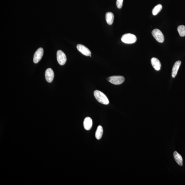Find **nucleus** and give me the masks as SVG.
I'll return each mask as SVG.
<instances>
[{
    "instance_id": "f257e3e1",
    "label": "nucleus",
    "mask_w": 185,
    "mask_h": 185,
    "mask_svg": "<svg viewBox=\"0 0 185 185\" xmlns=\"http://www.w3.org/2000/svg\"><path fill=\"white\" fill-rule=\"evenodd\" d=\"M94 95L96 100L100 103L106 105L109 104V100L107 97L102 91L95 90L94 91Z\"/></svg>"
},
{
    "instance_id": "f03ea898",
    "label": "nucleus",
    "mask_w": 185,
    "mask_h": 185,
    "mask_svg": "<svg viewBox=\"0 0 185 185\" xmlns=\"http://www.w3.org/2000/svg\"><path fill=\"white\" fill-rule=\"evenodd\" d=\"M121 40L123 43L128 44L134 43L137 40L135 35L131 33H127L122 35Z\"/></svg>"
},
{
    "instance_id": "7ed1b4c3",
    "label": "nucleus",
    "mask_w": 185,
    "mask_h": 185,
    "mask_svg": "<svg viewBox=\"0 0 185 185\" xmlns=\"http://www.w3.org/2000/svg\"><path fill=\"white\" fill-rule=\"evenodd\" d=\"M108 81L115 85H119L124 82L125 78L122 76H113L107 78Z\"/></svg>"
},
{
    "instance_id": "20e7f679",
    "label": "nucleus",
    "mask_w": 185,
    "mask_h": 185,
    "mask_svg": "<svg viewBox=\"0 0 185 185\" xmlns=\"http://www.w3.org/2000/svg\"><path fill=\"white\" fill-rule=\"evenodd\" d=\"M152 34L155 40L160 43H163L164 41V35L160 30L156 29L153 30Z\"/></svg>"
},
{
    "instance_id": "39448f33",
    "label": "nucleus",
    "mask_w": 185,
    "mask_h": 185,
    "mask_svg": "<svg viewBox=\"0 0 185 185\" xmlns=\"http://www.w3.org/2000/svg\"><path fill=\"white\" fill-rule=\"evenodd\" d=\"M57 58L58 63L61 65L65 64L67 61L66 55L61 50H58L57 52Z\"/></svg>"
},
{
    "instance_id": "423d86ee",
    "label": "nucleus",
    "mask_w": 185,
    "mask_h": 185,
    "mask_svg": "<svg viewBox=\"0 0 185 185\" xmlns=\"http://www.w3.org/2000/svg\"><path fill=\"white\" fill-rule=\"evenodd\" d=\"M44 50L42 48H39L34 55L33 61L35 63H38L40 61L43 55Z\"/></svg>"
},
{
    "instance_id": "0eeeda50",
    "label": "nucleus",
    "mask_w": 185,
    "mask_h": 185,
    "mask_svg": "<svg viewBox=\"0 0 185 185\" xmlns=\"http://www.w3.org/2000/svg\"><path fill=\"white\" fill-rule=\"evenodd\" d=\"M77 50L80 53L86 56H90L91 55V52L86 47L82 45V44H78L76 46Z\"/></svg>"
},
{
    "instance_id": "6e6552de",
    "label": "nucleus",
    "mask_w": 185,
    "mask_h": 185,
    "mask_svg": "<svg viewBox=\"0 0 185 185\" xmlns=\"http://www.w3.org/2000/svg\"><path fill=\"white\" fill-rule=\"evenodd\" d=\"M54 77L53 71L51 68H48L45 72V77L47 81L51 83L53 81Z\"/></svg>"
},
{
    "instance_id": "1a4fd4ad",
    "label": "nucleus",
    "mask_w": 185,
    "mask_h": 185,
    "mask_svg": "<svg viewBox=\"0 0 185 185\" xmlns=\"http://www.w3.org/2000/svg\"><path fill=\"white\" fill-rule=\"evenodd\" d=\"M83 125L84 127L86 130H89L91 129L93 125V121L91 118H86L84 120Z\"/></svg>"
},
{
    "instance_id": "9d476101",
    "label": "nucleus",
    "mask_w": 185,
    "mask_h": 185,
    "mask_svg": "<svg viewBox=\"0 0 185 185\" xmlns=\"http://www.w3.org/2000/svg\"><path fill=\"white\" fill-rule=\"evenodd\" d=\"M151 64L155 70L157 71L160 70L161 65L160 61L158 59L156 58H152L151 60Z\"/></svg>"
},
{
    "instance_id": "9b49d317",
    "label": "nucleus",
    "mask_w": 185,
    "mask_h": 185,
    "mask_svg": "<svg viewBox=\"0 0 185 185\" xmlns=\"http://www.w3.org/2000/svg\"><path fill=\"white\" fill-rule=\"evenodd\" d=\"M181 63L180 61H177L174 65L172 72V76L173 78H175L176 76Z\"/></svg>"
},
{
    "instance_id": "f8f14e48",
    "label": "nucleus",
    "mask_w": 185,
    "mask_h": 185,
    "mask_svg": "<svg viewBox=\"0 0 185 185\" xmlns=\"http://www.w3.org/2000/svg\"><path fill=\"white\" fill-rule=\"evenodd\" d=\"M173 156L175 161L179 166L183 165V159L181 155L176 151H175L173 153Z\"/></svg>"
},
{
    "instance_id": "ddd939ff",
    "label": "nucleus",
    "mask_w": 185,
    "mask_h": 185,
    "mask_svg": "<svg viewBox=\"0 0 185 185\" xmlns=\"http://www.w3.org/2000/svg\"><path fill=\"white\" fill-rule=\"evenodd\" d=\"M106 20L108 25H111L113 23L114 20L113 14L111 12H107L106 14Z\"/></svg>"
},
{
    "instance_id": "4468645a",
    "label": "nucleus",
    "mask_w": 185,
    "mask_h": 185,
    "mask_svg": "<svg viewBox=\"0 0 185 185\" xmlns=\"http://www.w3.org/2000/svg\"><path fill=\"white\" fill-rule=\"evenodd\" d=\"M103 133V129L102 126H99L97 128L96 133H95V137L97 140L101 139Z\"/></svg>"
},
{
    "instance_id": "2eb2a0df",
    "label": "nucleus",
    "mask_w": 185,
    "mask_h": 185,
    "mask_svg": "<svg viewBox=\"0 0 185 185\" xmlns=\"http://www.w3.org/2000/svg\"><path fill=\"white\" fill-rule=\"evenodd\" d=\"M162 9V6L160 4H159L156 6L152 10V14L153 15L155 16L158 14Z\"/></svg>"
},
{
    "instance_id": "dca6fc26",
    "label": "nucleus",
    "mask_w": 185,
    "mask_h": 185,
    "mask_svg": "<svg viewBox=\"0 0 185 185\" xmlns=\"http://www.w3.org/2000/svg\"><path fill=\"white\" fill-rule=\"evenodd\" d=\"M177 31L179 35L181 37L185 36V26L184 25H181L177 27Z\"/></svg>"
},
{
    "instance_id": "f3484780",
    "label": "nucleus",
    "mask_w": 185,
    "mask_h": 185,
    "mask_svg": "<svg viewBox=\"0 0 185 185\" xmlns=\"http://www.w3.org/2000/svg\"><path fill=\"white\" fill-rule=\"evenodd\" d=\"M123 0H117L116 5L117 8L121 9L122 8L123 5Z\"/></svg>"
}]
</instances>
